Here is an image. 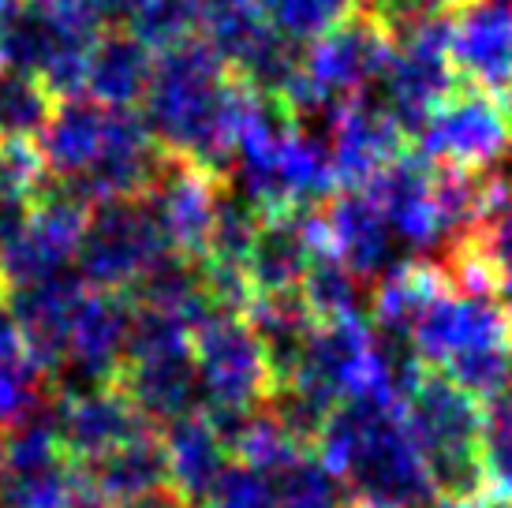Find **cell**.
I'll use <instances>...</instances> for the list:
<instances>
[{"mask_svg": "<svg viewBox=\"0 0 512 508\" xmlns=\"http://www.w3.org/2000/svg\"><path fill=\"white\" fill-rule=\"evenodd\" d=\"M247 101L251 90L240 86L214 45L195 34L154 57L139 116L165 157L187 161L214 180H228L236 169Z\"/></svg>", "mask_w": 512, "mask_h": 508, "instance_id": "obj_1", "label": "cell"}, {"mask_svg": "<svg viewBox=\"0 0 512 508\" xmlns=\"http://www.w3.org/2000/svg\"><path fill=\"white\" fill-rule=\"evenodd\" d=\"M322 464L344 482L352 508H438L441 497L415 449L404 400L382 389L348 396L318 438Z\"/></svg>", "mask_w": 512, "mask_h": 508, "instance_id": "obj_2", "label": "cell"}, {"mask_svg": "<svg viewBox=\"0 0 512 508\" xmlns=\"http://www.w3.org/2000/svg\"><path fill=\"white\" fill-rule=\"evenodd\" d=\"M236 180L262 217L314 213L341 191L326 135L296 124L281 101L255 94L236 142Z\"/></svg>", "mask_w": 512, "mask_h": 508, "instance_id": "obj_3", "label": "cell"}, {"mask_svg": "<svg viewBox=\"0 0 512 508\" xmlns=\"http://www.w3.org/2000/svg\"><path fill=\"white\" fill-rule=\"evenodd\" d=\"M404 419L441 501L486 497L483 404L441 370H423L404 396Z\"/></svg>", "mask_w": 512, "mask_h": 508, "instance_id": "obj_4", "label": "cell"}, {"mask_svg": "<svg viewBox=\"0 0 512 508\" xmlns=\"http://www.w3.org/2000/svg\"><path fill=\"white\" fill-rule=\"evenodd\" d=\"M116 385L131 396V404L143 411L150 426H169L206 411V396L191 355V329L165 314L135 311L128 359Z\"/></svg>", "mask_w": 512, "mask_h": 508, "instance_id": "obj_5", "label": "cell"}, {"mask_svg": "<svg viewBox=\"0 0 512 508\" xmlns=\"http://www.w3.org/2000/svg\"><path fill=\"white\" fill-rule=\"evenodd\" d=\"M169 240L157 217L150 191L146 195H124L94 202L86 213L83 240L75 254V273L94 292H120L128 288L161 254H169Z\"/></svg>", "mask_w": 512, "mask_h": 508, "instance_id": "obj_6", "label": "cell"}, {"mask_svg": "<svg viewBox=\"0 0 512 508\" xmlns=\"http://www.w3.org/2000/svg\"><path fill=\"white\" fill-rule=\"evenodd\" d=\"M191 355L206 396V411H258L266 408L273 367L243 314L210 311L191 329Z\"/></svg>", "mask_w": 512, "mask_h": 508, "instance_id": "obj_7", "label": "cell"}, {"mask_svg": "<svg viewBox=\"0 0 512 508\" xmlns=\"http://www.w3.org/2000/svg\"><path fill=\"white\" fill-rule=\"evenodd\" d=\"M83 198L57 180H45L38 198L30 202L23 225L0 243V292L27 288L75 269V254L86 228Z\"/></svg>", "mask_w": 512, "mask_h": 508, "instance_id": "obj_8", "label": "cell"}, {"mask_svg": "<svg viewBox=\"0 0 512 508\" xmlns=\"http://www.w3.org/2000/svg\"><path fill=\"white\" fill-rule=\"evenodd\" d=\"M419 154L434 165L479 172L512 150V105L475 86H456L419 131Z\"/></svg>", "mask_w": 512, "mask_h": 508, "instance_id": "obj_9", "label": "cell"}, {"mask_svg": "<svg viewBox=\"0 0 512 508\" xmlns=\"http://www.w3.org/2000/svg\"><path fill=\"white\" fill-rule=\"evenodd\" d=\"M456 86L460 79L449 60V15H445L441 23L393 45V57L370 94L389 109V116L397 120L408 139H419V131L427 127L434 109Z\"/></svg>", "mask_w": 512, "mask_h": 508, "instance_id": "obj_10", "label": "cell"}, {"mask_svg": "<svg viewBox=\"0 0 512 508\" xmlns=\"http://www.w3.org/2000/svg\"><path fill=\"white\" fill-rule=\"evenodd\" d=\"M494 344H512V318L501 311L494 296L456 288L453 277L430 299L412 329L415 355L430 370H441L456 355L494 348Z\"/></svg>", "mask_w": 512, "mask_h": 508, "instance_id": "obj_11", "label": "cell"}, {"mask_svg": "<svg viewBox=\"0 0 512 508\" xmlns=\"http://www.w3.org/2000/svg\"><path fill=\"white\" fill-rule=\"evenodd\" d=\"M449 60L460 86L512 105V0H456Z\"/></svg>", "mask_w": 512, "mask_h": 508, "instance_id": "obj_12", "label": "cell"}, {"mask_svg": "<svg viewBox=\"0 0 512 508\" xmlns=\"http://www.w3.org/2000/svg\"><path fill=\"white\" fill-rule=\"evenodd\" d=\"M322 225L329 254H337L359 281H382L385 273L408 262V251L400 247L397 232L367 187H341L322 206Z\"/></svg>", "mask_w": 512, "mask_h": 508, "instance_id": "obj_13", "label": "cell"}, {"mask_svg": "<svg viewBox=\"0 0 512 508\" xmlns=\"http://www.w3.org/2000/svg\"><path fill=\"white\" fill-rule=\"evenodd\" d=\"M57 396V393H53ZM154 426L143 419V411L131 404V396L120 385H101L90 393L57 396V434L79 471L98 464L101 456L128 445Z\"/></svg>", "mask_w": 512, "mask_h": 508, "instance_id": "obj_14", "label": "cell"}, {"mask_svg": "<svg viewBox=\"0 0 512 508\" xmlns=\"http://www.w3.org/2000/svg\"><path fill=\"white\" fill-rule=\"evenodd\" d=\"M86 281L68 269L60 277H49V281L27 284V288H12V292H0L8 311H12L15 325H19V337H23V348L34 359V367L42 370L45 381L53 378L64 363V352H68V337H72L75 314L86 299Z\"/></svg>", "mask_w": 512, "mask_h": 508, "instance_id": "obj_15", "label": "cell"}, {"mask_svg": "<svg viewBox=\"0 0 512 508\" xmlns=\"http://www.w3.org/2000/svg\"><path fill=\"white\" fill-rule=\"evenodd\" d=\"M326 142L333 154V169H337V184L367 187L389 161L404 154L408 135L400 131L382 101L367 90L337 113V120L326 131Z\"/></svg>", "mask_w": 512, "mask_h": 508, "instance_id": "obj_16", "label": "cell"}, {"mask_svg": "<svg viewBox=\"0 0 512 508\" xmlns=\"http://www.w3.org/2000/svg\"><path fill=\"white\" fill-rule=\"evenodd\" d=\"M225 184H232V180H214V176H206L187 161L165 157V165H161L154 187H150V198H154L157 217H161V228H165V240H169L172 251L206 258L210 232H214L217 221V202H221Z\"/></svg>", "mask_w": 512, "mask_h": 508, "instance_id": "obj_17", "label": "cell"}, {"mask_svg": "<svg viewBox=\"0 0 512 508\" xmlns=\"http://www.w3.org/2000/svg\"><path fill=\"white\" fill-rule=\"evenodd\" d=\"M322 251H329L322 210L262 217L255 247L243 262V273L255 288V296L258 292H292Z\"/></svg>", "mask_w": 512, "mask_h": 508, "instance_id": "obj_18", "label": "cell"}, {"mask_svg": "<svg viewBox=\"0 0 512 508\" xmlns=\"http://www.w3.org/2000/svg\"><path fill=\"white\" fill-rule=\"evenodd\" d=\"M382 206L389 228L397 232L404 251H427L441 240L438 210H434V161L419 150H404L367 184Z\"/></svg>", "mask_w": 512, "mask_h": 508, "instance_id": "obj_19", "label": "cell"}, {"mask_svg": "<svg viewBox=\"0 0 512 508\" xmlns=\"http://www.w3.org/2000/svg\"><path fill=\"white\" fill-rule=\"evenodd\" d=\"M109 120H113V109L98 105L86 94L60 98L49 116V127L38 139V154L45 161L49 180L68 187L79 184L86 172L98 165L105 135H109Z\"/></svg>", "mask_w": 512, "mask_h": 508, "instance_id": "obj_20", "label": "cell"}, {"mask_svg": "<svg viewBox=\"0 0 512 508\" xmlns=\"http://www.w3.org/2000/svg\"><path fill=\"white\" fill-rule=\"evenodd\" d=\"M154 49L128 27H105L86 57L83 94L109 109H135L154 75Z\"/></svg>", "mask_w": 512, "mask_h": 508, "instance_id": "obj_21", "label": "cell"}, {"mask_svg": "<svg viewBox=\"0 0 512 508\" xmlns=\"http://www.w3.org/2000/svg\"><path fill=\"white\" fill-rule=\"evenodd\" d=\"M161 445L169 460V486H176L195 508H206L221 475L232 464V452L217 434V426L210 423V415L199 411V415L161 426Z\"/></svg>", "mask_w": 512, "mask_h": 508, "instance_id": "obj_22", "label": "cell"}, {"mask_svg": "<svg viewBox=\"0 0 512 508\" xmlns=\"http://www.w3.org/2000/svg\"><path fill=\"white\" fill-rule=\"evenodd\" d=\"M243 318H247L251 333L266 348V355H270V367L277 381L296 367L303 344L311 340L314 325H318V318L307 307V299L299 296V288H292V292H258L247 303Z\"/></svg>", "mask_w": 512, "mask_h": 508, "instance_id": "obj_23", "label": "cell"}, {"mask_svg": "<svg viewBox=\"0 0 512 508\" xmlns=\"http://www.w3.org/2000/svg\"><path fill=\"white\" fill-rule=\"evenodd\" d=\"M83 479L109 505H120V501L157 490V486H169V460H165L161 434L146 430L139 438H131L128 445L101 456L98 464L83 467Z\"/></svg>", "mask_w": 512, "mask_h": 508, "instance_id": "obj_24", "label": "cell"}, {"mask_svg": "<svg viewBox=\"0 0 512 508\" xmlns=\"http://www.w3.org/2000/svg\"><path fill=\"white\" fill-rule=\"evenodd\" d=\"M57 109L53 90L12 64H0V146H38Z\"/></svg>", "mask_w": 512, "mask_h": 508, "instance_id": "obj_25", "label": "cell"}, {"mask_svg": "<svg viewBox=\"0 0 512 508\" xmlns=\"http://www.w3.org/2000/svg\"><path fill=\"white\" fill-rule=\"evenodd\" d=\"M299 296L318 322H344V318H367L363 307V281L344 266L337 254L322 251L311 262V269L299 281Z\"/></svg>", "mask_w": 512, "mask_h": 508, "instance_id": "obj_26", "label": "cell"}, {"mask_svg": "<svg viewBox=\"0 0 512 508\" xmlns=\"http://www.w3.org/2000/svg\"><path fill=\"white\" fill-rule=\"evenodd\" d=\"M266 475H270L273 490L285 508H352L344 482L322 464V456L314 449L296 452L292 460H285Z\"/></svg>", "mask_w": 512, "mask_h": 508, "instance_id": "obj_27", "label": "cell"}, {"mask_svg": "<svg viewBox=\"0 0 512 508\" xmlns=\"http://www.w3.org/2000/svg\"><path fill=\"white\" fill-rule=\"evenodd\" d=\"M202 8H206V0H135L124 27L139 34L154 53H161V49L199 34Z\"/></svg>", "mask_w": 512, "mask_h": 508, "instance_id": "obj_28", "label": "cell"}, {"mask_svg": "<svg viewBox=\"0 0 512 508\" xmlns=\"http://www.w3.org/2000/svg\"><path fill=\"white\" fill-rule=\"evenodd\" d=\"M486 501L512 508V393L483 408Z\"/></svg>", "mask_w": 512, "mask_h": 508, "instance_id": "obj_29", "label": "cell"}, {"mask_svg": "<svg viewBox=\"0 0 512 508\" xmlns=\"http://www.w3.org/2000/svg\"><path fill=\"white\" fill-rule=\"evenodd\" d=\"M258 12L266 15L273 30L299 45H311L322 38L333 23H341L352 8V0H258Z\"/></svg>", "mask_w": 512, "mask_h": 508, "instance_id": "obj_30", "label": "cell"}, {"mask_svg": "<svg viewBox=\"0 0 512 508\" xmlns=\"http://www.w3.org/2000/svg\"><path fill=\"white\" fill-rule=\"evenodd\" d=\"M206 508H285V505H281V497H277L266 471H255V467L232 460L228 471L221 475V482H217V490L206 501Z\"/></svg>", "mask_w": 512, "mask_h": 508, "instance_id": "obj_31", "label": "cell"}, {"mask_svg": "<svg viewBox=\"0 0 512 508\" xmlns=\"http://www.w3.org/2000/svg\"><path fill=\"white\" fill-rule=\"evenodd\" d=\"M113 508H195V505H191L176 486H157V490L128 497V501H120V505H113Z\"/></svg>", "mask_w": 512, "mask_h": 508, "instance_id": "obj_32", "label": "cell"}, {"mask_svg": "<svg viewBox=\"0 0 512 508\" xmlns=\"http://www.w3.org/2000/svg\"><path fill=\"white\" fill-rule=\"evenodd\" d=\"M27 348H23V337H19V325H15L8 303L0 296V367L12 363V359H23Z\"/></svg>", "mask_w": 512, "mask_h": 508, "instance_id": "obj_33", "label": "cell"}, {"mask_svg": "<svg viewBox=\"0 0 512 508\" xmlns=\"http://www.w3.org/2000/svg\"><path fill=\"white\" fill-rule=\"evenodd\" d=\"M64 508H113V505H109L94 486H86V479H83L79 482V490L72 494V501H68Z\"/></svg>", "mask_w": 512, "mask_h": 508, "instance_id": "obj_34", "label": "cell"}, {"mask_svg": "<svg viewBox=\"0 0 512 508\" xmlns=\"http://www.w3.org/2000/svg\"><path fill=\"white\" fill-rule=\"evenodd\" d=\"M438 508H501V505L486 501V497H475V501H441Z\"/></svg>", "mask_w": 512, "mask_h": 508, "instance_id": "obj_35", "label": "cell"}, {"mask_svg": "<svg viewBox=\"0 0 512 508\" xmlns=\"http://www.w3.org/2000/svg\"><path fill=\"white\" fill-rule=\"evenodd\" d=\"M0 475H4V449H0Z\"/></svg>", "mask_w": 512, "mask_h": 508, "instance_id": "obj_36", "label": "cell"}]
</instances>
